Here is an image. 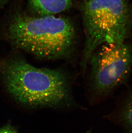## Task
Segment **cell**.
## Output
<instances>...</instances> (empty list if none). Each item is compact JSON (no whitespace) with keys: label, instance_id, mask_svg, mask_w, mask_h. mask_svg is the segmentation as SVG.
<instances>
[{"label":"cell","instance_id":"obj_8","mask_svg":"<svg viewBox=\"0 0 132 133\" xmlns=\"http://www.w3.org/2000/svg\"><path fill=\"white\" fill-rule=\"evenodd\" d=\"M10 0H0V8H3Z\"/></svg>","mask_w":132,"mask_h":133},{"label":"cell","instance_id":"obj_9","mask_svg":"<svg viewBox=\"0 0 132 133\" xmlns=\"http://www.w3.org/2000/svg\"><path fill=\"white\" fill-rule=\"evenodd\" d=\"M86 133H90V131H89L88 132H87Z\"/></svg>","mask_w":132,"mask_h":133},{"label":"cell","instance_id":"obj_6","mask_svg":"<svg viewBox=\"0 0 132 133\" xmlns=\"http://www.w3.org/2000/svg\"><path fill=\"white\" fill-rule=\"evenodd\" d=\"M73 0H29L33 10L40 16L55 15L71 6Z\"/></svg>","mask_w":132,"mask_h":133},{"label":"cell","instance_id":"obj_2","mask_svg":"<svg viewBox=\"0 0 132 133\" xmlns=\"http://www.w3.org/2000/svg\"><path fill=\"white\" fill-rule=\"evenodd\" d=\"M0 74L8 91L21 104L55 107L68 99V79L61 71L38 68L10 56L0 60Z\"/></svg>","mask_w":132,"mask_h":133},{"label":"cell","instance_id":"obj_1","mask_svg":"<svg viewBox=\"0 0 132 133\" xmlns=\"http://www.w3.org/2000/svg\"><path fill=\"white\" fill-rule=\"evenodd\" d=\"M2 38L14 48L39 59L55 60L72 53L76 32L72 22L66 18L34 17L17 12L5 25Z\"/></svg>","mask_w":132,"mask_h":133},{"label":"cell","instance_id":"obj_4","mask_svg":"<svg viewBox=\"0 0 132 133\" xmlns=\"http://www.w3.org/2000/svg\"><path fill=\"white\" fill-rule=\"evenodd\" d=\"M89 64L90 87L95 101H105L131 75L132 48L126 42L102 44L93 52Z\"/></svg>","mask_w":132,"mask_h":133},{"label":"cell","instance_id":"obj_3","mask_svg":"<svg viewBox=\"0 0 132 133\" xmlns=\"http://www.w3.org/2000/svg\"><path fill=\"white\" fill-rule=\"evenodd\" d=\"M81 11L85 39L81 66L85 70L100 46L126 42L132 29V6L129 0H86Z\"/></svg>","mask_w":132,"mask_h":133},{"label":"cell","instance_id":"obj_5","mask_svg":"<svg viewBox=\"0 0 132 133\" xmlns=\"http://www.w3.org/2000/svg\"><path fill=\"white\" fill-rule=\"evenodd\" d=\"M106 118L121 127L124 133H132V86L120 97Z\"/></svg>","mask_w":132,"mask_h":133},{"label":"cell","instance_id":"obj_7","mask_svg":"<svg viewBox=\"0 0 132 133\" xmlns=\"http://www.w3.org/2000/svg\"><path fill=\"white\" fill-rule=\"evenodd\" d=\"M0 133H19L14 129L13 128L6 126V127L0 129Z\"/></svg>","mask_w":132,"mask_h":133}]
</instances>
